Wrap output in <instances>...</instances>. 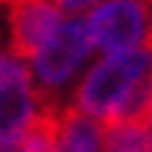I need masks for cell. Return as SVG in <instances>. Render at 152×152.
<instances>
[{
  "instance_id": "cell-1",
  "label": "cell",
  "mask_w": 152,
  "mask_h": 152,
  "mask_svg": "<svg viewBox=\"0 0 152 152\" xmlns=\"http://www.w3.org/2000/svg\"><path fill=\"white\" fill-rule=\"evenodd\" d=\"M152 102V47L105 53L73 91V105L105 123L143 120Z\"/></svg>"
},
{
  "instance_id": "cell-2",
  "label": "cell",
  "mask_w": 152,
  "mask_h": 152,
  "mask_svg": "<svg viewBox=\"0 0 152 152\" xmlns=\"http://www.w3.org/2000/svg\"><path fill=\"white\" fill-rule=\"evenodd\" d=\"M94 53V41L85 29V20H61L53 35L47 38L35 50L32 61V82L41 96V102H53L61 96V91L73 82L79 70L85 67V61Z\"/></svg>"
},
{
  "instance_id": "cell-3",
  "label": "cell",
  "mask_w": 152,
  "mask_h": 152,
  "mask_svg": "<svg viewBox=\"0 0 152 152\" xmlns=\"http://www.w3.org/2000/svg\"><path fill=\"white\" fill-rule=\"evenodd\" d=\"M85 29L102 53L146 47L152 38L149 0H99L85 18Z\"/></svg>"
},
{
  "instance_id": "cell-4",
  "label": "cell",
  "mask_w": 152,
  "mask_h": 152,
  "mask_svg": "<svg viewBox=\"0 0 152 152\" xmlns=\"http://www.w3.org/2000/svg\"><path fill=\"white\" fill-rule=\"evenodd\" d=\"M6 3H9V53L20 61H29L61 23V12L50 0H6Z\"/></svg>"
},
{
  "instance_id": "cell-5",
  "label": "cell",
  "mask_w": 152,
  "mask_h": 152,
  "mask_svg": "<svg viewBox=\"0 0 152 152\" xmlns=\"http://www.w3.org/2000/svg\"><path fill=\"white\" fill-rule=\"evenodd\" d=\"M41 105L44 102L35 91L29 67L18 61L9 73L0 76V140L26 132L29 123L38 117Z\"/></svg>"
},
{
  "instance_id": "cell-6",
  "label": "cell",
  "mask_w": 152,
  "mask_h": 152,
  "mask_svg": "<svg viewBox=\"0 0 152 152\" xmlns=\"http://www.w3.org/2000/svg\"><path fill=\"white\" fill-rule=\"evenodd\" d=\"M53 152H102V123L76 105L58 108L56 149Z\"/></svg>"
},
{
  "instance_id": "cell-7",
  "label": "cell",
  "mask_w": 152,
  "mask_h": 152,
  "mask_svg": "<svg viewBox=\"0 0 152 152\" xmlns=\"http://www.w3.org/2000/svg\"><path fill=\"white\" fill-rule=\"evenodd\" d=\"M102 152H152L146 120H117L102 126Z\"/></svg>"
},
{
  "instance_id": "cell-8",
  "label": "cell",
  "mask_w": 152,
  "mask_h": 152,
  "mask_svg": "<svg viewBox=\"0 0 152 152\" xmlns=\"http://www.w3.org/2000/svg\"><path fill=\"white\" fill-rule=\"evenodd\" d=\"M58 12H67V15H88L99 0H50Z\"/></svg>"
},
{
  "instance_id": "cell-9",
  "label": "cell",
  "mask_w": 152,
  "mask_h": 152,
  "mask_svg": "<svg viewBox=\"0 0 152 152\" xmlns=\"http://www.w3.org/2000/svg\"><path fill=\"white\" fill-rule=\"evenodd\" d=\"M143 120H146V129H149V137H152V102H149V108H146V117Z\"/></svg>"
},
{
  "instance_id": "cell-10",
  "label": "cell",
  "mask_w": 152,
  "mask_h": 152,
  "mask_svg": "<svg viewBox=\"0 0 152 152\" xmlns=\"http://www.w3.org/2000/svg\"><path fill=\"white\" fill-rule=\"evenodd\" d=\"M149 47H152V38H149Z\"/></svg>"
}]
</instances>
